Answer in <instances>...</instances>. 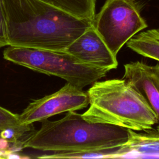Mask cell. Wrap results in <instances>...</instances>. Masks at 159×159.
I'll list each match as a JSON object with an SVG mask.
<instances>
[{
  "label": "cell",
  "mask_w": 159,
  "mask_h": 159,
  "mask_svg": "<svg viewBox=\"0 0 159 159\" xmlns=\"http://www.w3.org/2000/svg\"><path fill=\"white\" fill-rule=\"evenodd\" d=\"M126 45L137 53L159 61V29H153L136 34Z\"/></svg>",
  "instance_id": "30bf717a"
},
{
  "label": "cell",
  "mask_w": 159,
  "mask_h": 159,
  "mask_svg": "<svg viewBox=\"0 0 159 159\" xmlns=\"http://www.w3.org/2000/svg\"><path fill=\"white\" fill-rule=\"evenodd\" d=\"M89 107L82 114L87 120L135 131L158 124L143 97L123 78L96 81L87 91Z\"/></svg>",
  "instance_id": "3957f363"
},
{
  "label": "cell",
  "mask_w": 159,
  "mask_h": 159,
  "mask_svg": "<svg viewBox=\"0 0 159 159\" xmlns=\"http://www.w3.org/2000/svg\"><path fill=\"white\" fill-rule=\"evenodd\" d=\"M129 132V140L119 148L116 158H159V125Z\"/></svg>",
  "instance_id": "9c48e42d"
},
{
  "label": "cell",
  "mask_w": 159,
  "mask_h": 159,
  "mask_svg": "<svg viewBox=\"0 0 159 159\" xmlns=\"http://www.w3.org/2000/svg\"><path fill=\"white\" fill-rule=\"evenodd\" d=\"M129 137L127 129L89 122L70 111L61 119L42 120L40 127L20 140V145L43 152L86 151L120 146Z\"/></svg>",
  "instance_id": "7a4b0ae2"
},
{
  "label": "cell",
  "mask_w": 159,
  "mask_h": 159,
  "mask_svg": "<svg viewBox=\"0 0 159 159\" xmlns=\"http://www.w3.org/2000/svg\"><path fill=\"white\" fill-rule=\"evenodd\" d=\"M89 104L87 92L67 83L58 91L32 101L18 115L19 124L31 125L65 112L82 109Z\"/></svg>",
  "instance_id": "8992f818"
},
{
  "label": "cell",
  "mask_w": 159,
  "mask_h": 159,
  "mask_svg": "<svg viewBox=\"0 0 159 159\" xmlns=\"http://www.w3.org/2000/svg\"><path fill=\"white\" fill-rule=\"evenodd\" d=\"M8 45L7 26L2 0H0V48Z\"/></svg>",
  "instance_id": "4fadbf2b"
},
{
  "label": "cell",
  "mask_w": 159,
  "mask_h": 159,
  "mask_svg": "<svg viewBox=\"0 0 159 159\" xmlns=\"http://www.w3.org/2000/svg\"><path fill=\"white\" fill-rule=\"evenodd\" d=\"M9 127L23 130L27 132L32 131V124L26 125H20L19 122L18 114H14L0 106V130Z\"/></svg>",
  "instance_id": "7c38bea8"
},
{
  "label": "cell",
  "mask_w": 159,
  "mask_h": 159,
  "mask_svg": "<svg viewBox=\"0 0 159 159\" xmlns=\"http://www.w3.org/2000/svg\"><path fill=\"white\" fill-rule=\"evenodd\" d=\"M8 46L65 50L93 20L40 0H2Z\"/></svg>",
  "instance_id": "6da1fadb"
},
{
  "label": "cell",
  "mask_w": 159,
  "mask_h": 159,
  "mask_svg": "<svg viewBox=\"0 0 159 159\" xmlns=\"http://www.w3.org/2000/svg\"><path fill=\"white\" fill-rule=\"evenodd\" d=\"M82 62L96 67L117 68L116 56L108 48L93 26L86 29L65 50Z\"/></svg>",
  "instance_id": "52a82bcc"
},
{
  "label": "cell",
  "mask_w": 159,
  "mask_h": 159,
  "mask_svg": "<svg viewBox=\"0 0 159 159\" xmlns=\"http://www.w3.org/2000/svg\"><path fill=\"white\" fill-rule=\"evenodd\" d=\"M3 57L34 71L61 78L80 89L93 84L110 71L84 63L66 50L9 45L4 50Z\"/></svg>",
  "instance_id": "277c9868"
},
{
  "label": "cell",
  "mask_w": 159,
  "mask_h": 159,
  "mask_svg": "<svg viewBox=\"0 0 159 159\" xmlns=\"http://www.w3.org/2000/svg\"><path fill=\"white\" fill-rule=\"evenodd\" d=\"M93 24L116 56L131 38L147 27L134 0H106Z\"/></svg>",
  "instance_id": "5b68a950"
},
{
  "label": "cell",
  "mask_w": 159,
  "mask_h": 159,
  "mask_svg": "<svg viewBox=\"0 0 159 159\" xmlns=\"http://www.w3.org/2000/svg\"><path fill=\"white\" fill-rule=\"evenodd\" d=\"M0 132H1V130H0Z\"/></svg>",
  "instance_id": "5bb4252c"
},
{
  "label": "cell",
  "mask_w": 159,
  "mask_h": 159,
  "mask_svg": "<svg viewBox=\"0 0 159 159\" xmlns=\"http://www.w3.org/2000/svg\"><path fill=\"white\" fill-rule=\"evenodd\" d=\"M124 67L122 78L143 97L159 124V63L151 66L137 61Z\"/></svg>",
  "instance_id": "ba28073f"
},
{
  "label": "cell",
  "mask_w": 159,
  "mask_h": 159,
  "mask_svg": "<svg viewBox=\"0 0 159 159\" xmlns=\"http://www.w3.org/2000/svg\"><path fill=\"white\" fill-rule=\"evenodd\" d=\"M81 19L93 20L95 0H40Z\"/></svg>",
  "instance_id": "8fae6325"
}]
</instances>
